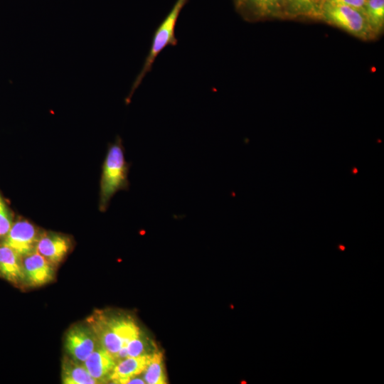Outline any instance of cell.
<instances>
[{"mask_svg": "<svg viewBox=\"0 0 384 384\" xmlns=\"http://www.w3.org/2000/svg\"><path fill=\"white\" fill-rule=\"evenodd\" d=\"M87 326L94 332L100 345L114 358L122 348L141 334L134 320L129 316L101 311L95 312L87 319Z\"/></svg>", "mask_w": 384, "mask_h": 384, "instance_id": "cell-1", "label": "cell"}, {"mask_svg": "<svg viewBox=\"0 0 384 384\" xmlns=\"http://www.w3.org/2000/svg\"><path fill=\"white\" fill-rule=\"evenodd\" d=\"M129 164L124 157L122 139L117 137L109 145L100 178L99 209L105 211L113 196L128 188Z\"/></svg>", "mask_w": 384, "mask_h": 384, "instance_id": "cell-2", "label": "cell"}, {"mask_svg": "<svg viewBox=\"0 0 384 384\" xmlns=\"http://www.w3.org/2000/svg\"><path fill=\"white\" fill-rule=\"evenodd\" d=\"M188 1V0H176L169 13L155 30L143 67L134 81L126 99L127 102H129L132 96L142 83L145 75L151 70L156 58L161 52L168 46L177 45L178 40L175 35L176 26L181 11Z\"/></svg>", "mask_w": 384, "mask_h": 384, "instance_id": "cell-3", "label": "cell"}, {"mask_svg": "<svg viewBox=\"0 0 384 384\" xmlns=\"http://www.w3.org/2000/svg\"><path fill=\"white\" fill-rule=\"evenodd\" d=\"M319 20H323L363 40L375 37L362 12L341 4L326 0Z\"/></svg>", "mask_w": 384, "mask_h": 384, "instance_id": "cell-4", "label": "cell"}, {"mask_svg": "<svg viewBox=\"0 0 384 384\" xmlns=\"http://www.w3.org/2000/svg\"><path fill=\"white\" fill-rule=\"evenodd\" d=\"M100 346L94 332L87 325L72 326L65 337V349L74 361L82 363L89 355Z\"/></svg>", "mask_w": 384, "mask_h": 384, "instance_id": "cell-5", "label": "cell"}, {"mask_svg": "<svg viewBox=\"0 0 384 384\" xmlns=\"http://www.w3.org/2000/svg\"><path fill=\"white\" fill-rule=\"evenodd\" d=\"M40 234L38 229L29 221L18 220L13 223L1 244L11 247L20 256L23 257L36 251Z\"/></svg>", "mask_w": 384, "mask_h": 384, "instance_id": "cell-6", "label": "cell"}, {"mask_svg": "<svg viewBox=\"0 0 384 384\" xmlns=\"http://www.w3.org/2000/svg\"><path fill=\"white\" fill-rule=\"evenodd\" d=\"M235 8L246 21L284 18V0H233Z\"/></svg>", "mask_w": 384, "mask_h": 384, "instance_id": "cell-7", "label": "cell"}, {"mask_svg": "<svg viewBox=\"0 0 384 384\" xmlns=\"http://www.w3.org/2000/svg\"><path fill=\"white\" fill-rule=\"evenodd\" d=\"M22 263L26 282L31 286L44 285L54 278V265L36 251L22 257Z\"/></svg>", "mask_w": 384, "mask_h": 384, "instance_id": "cell-8", "label": "cell"}, {"mask_svg": "<svg viewBox=\"0 0 384 384\" xmlns=\"http://www.w3.org/2000/svg\"><path fill=\"white\" fill-rule=\"evenodd\" d=\"M71 247L70 239L56 233H41L37 241L36 251L53 265L65 257Z\"/></svg>", "mask_w": 384, "mask_h": 384, "instance_id": "cell-9", "label": "cell"}, {"mask_svg": "<svg viewBox=\"0 0 384 384\" xmlns=\"http://www.w3.org/2000/svg\"><path fill=\"white\" fill-rule=\"evenodd\" d=\"M116 363L113 356L101 346H97L82 363L89 374L98 383L110 381Z\"/></svg>", "mask_w": 384, "mask_h": 384, "instance_id": "cell-10", "label": "cell"}, {"mask_svg": "<svg viewBox=\"0 0 384 384\" xmlns=\"http://www.w3.org/2000/svg\"><path fill=\"white\" fill-rule=\"evenodd\" d=\"M0 277L18 287L26 282L22 257L3 244H0Z\"/></svg>", "mask_w": 384, "mask_h": 384, "instance_id": "cell-11", "label": "cell"}, {"mask_svg": "<svg viewBox=\"0 0 384 384\" xmlns=\"http://www.w3.org/2000/svg\"><path fill=\"white\" fill-rule=\"evenodd\" d=\"M150 356L127 357L117 362L110 377L112 383L125 384L144 370Z\"/></svg>", "mask_w": 384, "mask_h": 384, "instance_id": "cell-12", "label": "cell"}, {"mask_svg": "<svg viewBox=\"0 0 384 384\" xmlns=\"http://www.w3.org/2000/svg\"><path fill=\"white\" fill-rule=\"evenodd\" d=\"M326 0H284V18L319 19Z\"/></svg>", "mask_w": 384, "mask_h": 384, "instance_id": "cell-13", "label": "cell"}, {"mask_svg": "<svg viewBox=\"0 0 384 384\" xmlns=\"http://www.w3.org/2000/svg\"><path fill=\"white\" fill-rule=\"evenodd\" d=\"M62 382L65 384L98 383L85 369L83 364L70 357H65L62 363Z\"/></svg>", "mask_w": 384, "mask_h": 384, "instance_id": "cell-14", "label": "cell"}, {"mask_svg": "<svg viewBox=\"0 0 384 384\" xmlns=\"http://www.w3.org/2000/svg\"><path fill=\"white\" fill-rule=\"evenodd\" d=\"M162 353L159 351H156L149 357L148 363L142 373L143 378L146 383H167Z\"/></svg>", "mask_w": 384, "mask_h": 384, "instance_id": "cell-15", "label": "cell"}, {"mask_svg": "<svg viewBox=\"0 0 384 384\" xmlns=\"http://www.w3.org/2000/svg\"><path fill=\"white\" fill-rule=\"evenodd\" d=\"M364 15L376 36L382 31L384 25V0H367Z\"/></svg>", "mask_w": 384, "mask_h": 384, "instance_id": "cell-16", "label": "cell"}, {"mask_svg": "<svg viewBox=\"0 0 384 384\" xmlns=\"http://www.w3.org/2000/svg\"><path fill=\"white\" fill-rule=\"evenodd\" d=\"M127 349L128 356L130 357L150 356L158 351L152 341L144 338L141 334L137 338L132 339L127 343Z\"/></svg>", "mask_w": 384, "mask_h": 384, "instance_id": "cell-17", "label": "cell"}, {"mask_svg": "<svg viewBox=\"0 0 384 384\" xmlns=\"http://www.w3.org/2000/svg\"><path fill=\"white\" fill-rule=\"evenodd\" d=\"M12 224V213L0 193V236H4Z\"/></svg>", "mask_w": 384, "mask_h": 384, "instance_id": "cell-18", "label": "cell"}, {"mask_svg": "<svg viewBox=\"0 0 384 384\" xmlns=\"http://www.w3.org/2000/svg\"><path fill=\"white\" fill-rule=\"evenodd\" d=\"M355 9L364 14L367 0H327Z\"/></svg>", "mask_w": 384, "mask_h": 384, "instance_id": "cell-19", "label": "cell"}, {"mask_svg": "<svg viewBox=\"0 0 384 384\" xmlns=\"http://www.w3.org/2000/svg\"><path fill=\"white\" fill-rule=\"evenodd\" d=\"M137 375L132 378L127 383H141L144 384L146 383L143 378H139L137 377Z\"/></svg>", "mask_w": 384, "mask_h": 384, "instance_id": "cell-20", "label": "cell"}]
</instances>
